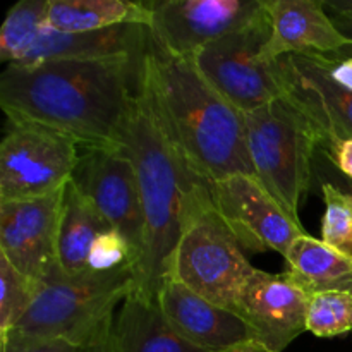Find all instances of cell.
I'll return each mask as SVG.
<instances>
[{"mask_svg":"<svg viewBox=\"0 0 352 352\" xmlns=\"http://www.w3.org/2000/svg\"><path fill=\"white\" fill-rule=\"evenodd\" d=\"M141 58L10 64L0 76V105L7 120L48 127L81 148H119Z\"/></svg>","mask_w":352,"mask_h":352,"instance_id":"obj_1","label":"cell"},{"mask_svg":"<svg viewBox=\"0 0 352 352\" xmlns=\"http://www.w3.org/2000/svg\"><path fill=\"white\" fill-rule=\"evenodd\" d=\"M119 148L134 165L144 215L143 250L134 267L133 292L157 301L186 223L210 198V184L189 168L174 146L141 79Z\"/></svg>","mask_w":352,"mask_h":352,"instance_id":"obj_2","label":"cell"},{"mask_svg":"<svg viewBox=\"0 0 352 352\" xmlns=\"http://www.w3.org/2000/svg\"><path fill=\"white\" fill-rule=\"evenodd\" d=\"M140 79L170 141L201 181L254 175L244 113L199 74L192 58L172 57L150 40Z\"/></svg>","mask_w":352,"mask_h":352,"instance_id":"obj_3","label":"cell"},{"mask_svg":"<svg viewBox=\"0 0 352 352\" xmlns=\"http://www.w3.org/2000/svg\"><path fill=\"white\" fill-rule=\"evenodd\" d=\"M134 265L113 272L67 275L57 272L40 282V291L14 329L21 333L47 339H67L85 347L113 325V311L134 289Z\"/></svg>","mask_w":352,"mask_h":352,"instance_id":"obj_4","label":"cell"},{"mask_svg":"<svg viewBox=\"0 0 352 352\" xmlns=\"http://www.w3.org/2000/svg\"><path fill=\"white\" fill-rule=\"evenodd\" d=\"M244 126L254 175L285 212L301 222L299 206L309 191L322 146L318 133L284 98L244 113Z\"/></svg>","mask_w":352,"mask_h":352,"instance_id":"obj_5","label":"cell"},{"mask_svg":"<svg viewBox=\"0 0 352 352\" xmlns=\"http://www.w3.org/2000/svg\"><path fill=\"white\" fill-rule=\"evenodd\" d=\"M253 272L254 267L217 212L210 192V198L191 213L186 223L168 277L234 311L237 298Z\"/></svg>","mask_w":352,"mask_h":352,"instance_id":"obj_6","label":"cell"},{"mask_svg":"<svg viewBox=\"0 0 352 352\" xmlns=\"http://www.w3.org/2000/svg\"><path fill=\"white\" fill-rule=\"evenodd\" d=\"M270 34L265 9L250 24L206 45L192 57L199 74L243 113L282 98L277 62L261 57Z\"/></svg>","mask_w":352,"mask_h":352,"instance_id":"obj_7","label":"cell"},{"mask_svg":"<svg viewBox=\"0 0 352 352\" xmlns=\"http://www.w3.org/2000/svg\"><path fill=\"white\" fill-rule=\"evenodd\" d=\"M81 146L48 127L9 120L0 144V201L48 196L72 179Z\"/></svg>","mask_w":352,"mask_h":352,"instance_id":"obj_8","label":"cell"},{"mask_svg":"<svg viewBox=\"0 0 352 352\" xmlns=\"http://www.w3.org/2000/svg\"><path fill=\"white\" fill-rule=\"evenodd\" d=\"M148 7L151 43L181 58H192L265 12L263 0H153Z\"/></svg>","mask_w":352,"mask_h":352,"instance_id":"obj_9","label":"cell"},{"mask_svg":"<svg viewBox=\"0 0 352 352\" xmlns=\"http://www.w3.org/2000/svg\"><path fill=\"white\" fill-rule=\"evenodd\" d=\"M210 192L243 250L275 251L285 258L292 243L306 234L302 223L292 219L254 175L236 174L212 182Z\"/></svg>","mask_w":352,"mask_h":352,"instance_id":"obj_10","label":"cell"},{"mask_svg":"<svg viewBox=\"0 0 352 352\" xmlns=\"http://www.w3.org/2000/svg\"><path fill=\"white\" fill-rule=\"evenodd\" d=\"M71 182L103 220L126 237L138 263L143 250L144 215L131 158L120 148H81Z\"/></svg>","mask_w":352,"mask_h":352,"instance_id":"obj_11","label":"cell"},{"mask_svg":"<svg viewBox=\"0 0 352 352\" xmlns=\"http://www.w3.org/2000/svg\"><path fill=\"white\" fill-rule=\"evenodd\" d=\"M64 189L40 198L0 201V254L36 282L58 270L57 241Z\"/></svg>","mask_w":352,"mask_h":352,"instance_id":"obj_12","label":"cell"},{"mask_svg":"<svg viewBox=\"0 0 352 352\" xmlns=\"http://www.w3.org/2000/svg\"><path fill=\"white\" fill-rule=\"evenodd\" d=\"M282 98L309 120L322 150L352 138V91L330 79L320 55H287L277 60Z\"/></svg>","mask_w":352,"mask_h":352,"instance_id":"obj_13","label":"cell"},{"mask_svg":"<svg viewBox=\"0 0 352 352\" xmlns=\"http://www.w3.org/2000/svg\"><path fill=\"white\" fill-rule=\"evenodd\" d=\"M309 296L287 274L254 268L237 298L234 313L244 320L253 340L282 352L306 329Z\"/></svg>","mask_w":352,"mask_h":352,"instance_id":"obj_14","label":"cell"},{"mask_svg":"<svg viewBox=\"0 0 352 352\" xmlns=\"http://www.w3.org/2000/svg\"><path fill=\"white\" fill-rule=\"evenodd\" d=\"M272 34L261 50L267 62L287 55L336 57L352 41L337 28L323 0H263Z\"/></svg>","mask_w":352,"mask_h":352,"instance_id":"obj_15","label":"cell"},{"mask_svg":"<svg viewBox=\"0 0 352 352\" xmlns=\"http://www.w3.org/2000/svg\"><path fill=\"white\" fill-rule=\"evenodd\" d=\"M172 329L188 342L212 352H230L253 340L237 313L196 294L175 278H165L157 298Z\"/></svg>","mask_w":352,"mask_h":352,"instance_id":"obj_16","label":"cell"},{"mask_svg":"<svg viewBox=\"0 0 352 352\" xmlns=\"http://www.w3.org/2000/svg\"><path fill=\"white\" fill-rule=\"evenodd\" d=\"M148 41V28L140 24H126L91 33H62L47 26L28 57L19 64H40L60 58H141Z\"/></svg>","mask_w":352,"mask_h":352,"instance_id":"obj_17","label":"cell"},{"mask_svg":"<svg viewBox=\"0 0 352 352\" xmlns=\"http://www.w3.org/2000/svg\"><path fill=\"white\" fill-rule=\"evenodd\" d=\"M113 352H212L179 336L155 299L131 292L112 327Z\"/></svg>","mask_w":352,"mask_h":352,"instance_id":"obj_18","label":"cell"},{"mask_svg":"<svg viewBox=\"0 0 352 352\" xmlns=\"http://www.w3.org/2000/svg\"><path fill=\"white\" fill-rule=\"evenodd\" d=\"M285 261V274L308 296L327 291H352V258L308 234L292 243Z\"/></svg>","mask_w":352,"mask_h":352,"instance_id":"obj_19","label":"cell"},{"mask_svg":"<svg viewBox=\"0 0 352 352\" xmlns=\"http://www.w3.org/2000/svg\"><path fill=\"white\" fill-rule=\"evenodd\" d=\"M148 2L131 0H48L47 26L62 33H91L110 28L150 26Z\"/></svg>","mask_w":352,"mask_h":352,"instance_id":"obj_20","label":"cell"},{"mask_svg":"<svg viewBox=\"0 0 352 352\" xmlns=\"http://www.w3.org/2000/svg\"><path fill=\"white\" fill-rule=\"evenodd\" d=\"M112 227L95 206L69 181L64 189L60 226H58L57 261L64 274L74 275L88 270V258L95 241Z\"/></svg>","mask_w":352,"mask_h":352,"instance_id":"obj_21","label":"cell"},{"mask_svg":"<svg viewBox=\"0 0 352 352\" xmlns=\"http://www.w3.org/2000/svg\"><path fill=\"white\" fill-rule=\"evenodd\" d=\"M48 0H21L12 6L0 30V60L19 64L47 28Z\"/></svg>","mask_w":352,"mask_h":352,"instance_id":"obj_22","label":"cell"},{"mask_svg":"<svg viewBox=\"0 0 352 352\" xmlns=\"http://www.w3.org/2000/svg\"><path fill=\"white\" fill-rule=\"evenodd\" d=\"M40 282L26 277L0 254V336L9 332L30 311Z\"/></svg>","mask_w":352,"mask_h":352,"instance_id":"obj_23","label":"cell"},{"mask_svg":"<svg viewBox=\"0 0 352 352\" xmlns=\"http://www.w3.org/2000/svg\"><path fill=\"white\" fill-rule=\"evenodd\" d=\"M306 329L316 337L352 332V291H327L309 296Z\"/></svg>","mask_w":352,"mask_h":352,"instance_id":"obj_24","label":"cell"},{"mask_svg":"<svg viewBox=\"0 0 352 352\" xmlns=\"http://www.w3.org/2000/svg\"><path fill=\"white\" fill-rule=\"evenodd\" d=\"M325 215L322 220V241L339 253L352 258V208L339 189L322 181Z\"/></svg>","mask_w":352,"mask_h":352,"instance_id":"obj_25","label":"cell"},{"mask_svg":"<svg viewBox=\"0 0 352 352\" xmlns=\"http://www.w3.org/2000/svg\"><path fill=\"white\" fill-rule=\"evenodd\" d=\"M136 263V254L126 237L117 230L103 232L89 251L88 267L95 272H113L124 265Z\"/></svg>","mask_w":352,"mask_h":352,"instance_id":"obj_26","label":"cell"},{"mask_svg":"<svg viewBox=\"0 0 352 352\" xmlns=\"http://www.w3.org/2000/svg\"><path fill=\"white\" fill-rule=\"evenodd\" d=\"M81 347L67 339H47L9 330L2 333V352H79Z\"/></svg>","mask_w":352,"mask_h":352,"instance_id":"obj_27","label":"cell"},{"mask_svg":"<svg viewBox=\"0 0 352 352\" xmlns=\"http://www.w3.org/2000/svg\"><path fill=\"white\" fill-rule=\"evenodd\" d=\"M315 172L320 175V177H322V181L330 182L333 188L339 189L340 195L344 196V199L349 203L351 208H352V181H351V179H347L346 175L340 174L339 170H337L336 165H333L332 162L329 160V157L323 153L322 148H320L318 155H316Z\"/></svg>","mask_w":352,"mask_h":352,"instance_id":"obj_28","label":"cell"},{"mask_svg":"<svg viewBox=\"0 0 352 352\" xmlns=\"http://www.w3.org/2000/svg\"><path fill=\"white\" fill-rule=\"evenodd\" d=\"M322 62L333 82L352 91V55L346 58L322 57Z\"/></svg>","mask_w":352,"mask_h":352,"instance_id":"obj_29","label":"cell"},{"mask_svg":"<svg viewBox=\"0 0 352 352\" xmlns=\"http://www.w3.org/2000/svg\"><path fill=\"white\" fill-rule=\"evenodd\" d=\"M329 160L336 165L337 170L352 181V138L333 144L330 150H322Z\"/></svg>","mask_w":352,"mask_h":352,"instance_id":"obj_30","label":"cell"},{"mask_svg":"<svg viewBox=\"0 0 352 352\" xmlns=\"http://www.w3.org/2000/svg\"><path fill=\"white\" fill-rule=\"evenodd\" d=\"M79 352H113L112 329H109L105 333H102V336L96 337L95 340H91L89 344H86L85 347H81V351Z\"/></svg>","mask_w":352,"mask_h":352,"instance_id":"obj_31","label":"cell"},{"mask_svg":"<svg viewBox=\"0 0 352 352\" xmlns=\"http://www.w3.org/2000/svg\"><path fill=\"white\" fill-rule=\"evenodd\" d=\"M330 16L351 17L352 19V0H323Z\"/></svg>","mask_w":352,"mask_h":352,"instance_id":"obj_32","label":"cell"},{"mask_svg":"<svg viewBox=\"0 0 352 352\" xmlns=\"http://www.w3.org/2000/svg\"><path fill=\"white\" fill-rule=\"evenodd\" d=\"M332 17H333V21H336L337 28H339V30L342 31V33L352 41V19L351 17H336V16H332ZM351 55H352V47L346 48V50H342L340 54H337L336 57H330V58H346V57H351Z\"/></svg>","mask_w":352,"mask_h":352,"instance_id":"obj_33","label":"cell"},{"mask_svg":"<svg viewBox=\"0 0 352 352\" xmlns=\"http://www.w3.org/2000/svg\"><path fill=\"white\" fill-rule=\"evenodd\" d=\"M230 352H274V351H270L268 347H265L263 344L256 342V340H248V342L234 347Z\"/></svg>","mask_w":352,"mask_h":352,"instance_id":"obj_34","label":"cell"}]
</instances>
